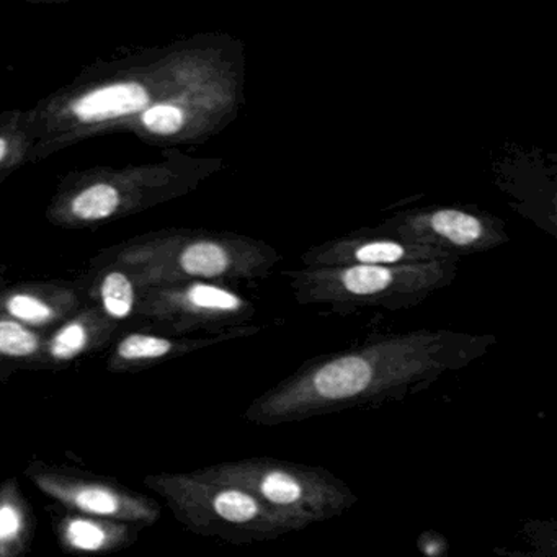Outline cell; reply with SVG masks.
Listing matches in <instances>:
<instances>
[{
  "label": "cell",
  "instance_id": "obj_18",
  "mask_svg": "<svg viewBox=\"0 0 557 557\" xmlns=\"http://www.w3.org/2000/svg\"><path fill=\"white\" fill-rule=\"evenodd\" d=\"M188 296L190 301L200 308L226 309V311L239 308V299L236 296L213 286H195Z\"/></svg>",
  "mask_w": 557,
  "mask_h": 557
},
{
  "label": "cell",
  "instance_id": "obj_4",
  "mask_svg": "<svg viewBox=\"0 0 557 557\" xmlns=\"http://www.w3.org/2000/svg\"><path fill=\"white\" fill-rule=\"evenodd\" d=\"M148 103L149 94L141 84H112L84 96L73 112L81 122L100 123L141 112Z\"/></svg>",
  "mask_w": 557,
  "mask_h": 557
},
{
  "label": "cell",
  "instance_id": "obj_5",
  "mask_svg": "<svg viewBox=\"0 0 557 557\" xmlns=\"http://www.w3.org/2000/svg\"><path fill=\"white\" fill-rule=\"evenodd\" d=\"M370 381V364L361 358L348 357L322 368L315 374L314 386L327 399H344L361 393Z\"/></svg>",
  "mask_w": 557,
  "mask_h": 557
},
{
  "label": "cell",
  "instance_id": "obj_12",
  "mask_svg": "<svg viewBox=\"0 0 557 557\" xmlns=\"http://www.w3.org/2000/svg\"><path fill=\"white\" fill-rule=\"evenodd\" d=\"M389 270L376 265H358L348 270L344 276L345 288L355 295H373L389 285Z\"/></svg>",
  "mask_w": 557,
  "mask_h": 557
},
{
  "label": "cell",
  "instance_id": "obj_13",
  "mask_svg": "<svg viewBox=\"0 0 557 557\" xmlns=\"http://www.w3.org/2000/svg\"><path fill=\"white\" fill-rule=\"evenodd\" d=\"M38 350V338L34 332L11 321H0V354L8 357H30Z\"/></svg>",
  "mask_w": 557,
  "mask_h": 557
},
{
  "label": "cell",
  "instance_id": "obj_2",
  "mask_svg": "<svg viewBox=\"0 0 557 557\" xmlns=\"http://www.w3.org/2000/svg\"><path fill=\"white\" fill-rule=\"evenodd\" d=\"M141 530L138 524L87 517L74 511L61 515L54 523L61 547L76 556H99L132 546Z\"/></svg>",
  "mask_w": 557,
  "mask_h": 557
},
{
  "label": "cell",
  "instance_id": "obj_14",
  "mask_svg": "<svg viewBox=\"0 0 557 557\" xmlns=\"http://www.w3.org/2000/svg\"><path fill=\"white\" fill-rule=\"evenodd\" d=\"M87 332L81 324H70L61 329L51 342V357L67 361L76 358L86 350Z\"/></svg>",
  "mask_w": 557,
  "mask_h": 557
},
{
  "label": "cell",
  "instance_id": "obj_20",
  "mask_svg": "<svg viewBox=\"0 0 557 557\" xmlns=\"http://www.w3.org/2000/svg\"><path fill=\"white\" fill-rule=\"evenodd\" d=\"M8 143H5V139L0 138V161L5 158V154H8Z\"/></svg>",
  "mask_w": 557,
  "mask_h": 557
},
{
  "label": "cell",
  "instance_id": "obj_16",
  "mask_svg": "<svg viewBox=\"0 0 557 557\" xmlns=\"http://www.w3.org/2000/svg\"><path fill=\"white\" fill-rule=\"evenodd\" d=\"M262 492L269 500L275 504H293L301 497V487L289 475L273 472L262 482Z\"/></svg>",
  "mask_w": 557,
  "mask_h": 557
},
{
  "label": "cell",
  "instance_id": "obj_3",
  "mask_svg": "<svg viewBox=\"0 0 557 557\" xmlns=\"http://www.w3.org/2000/svg\"><path fill=\"white\" fill-rule=\"evenodd\" d=\"M35 537V513L18 479L0 485V557H24Z\"/></svg>",
  "mask_w": 557,
  "mask_h": 557
},
{
  "label": "cell",
  "instance_id": "obj_7",
  "mask_svg": "<svg viewBox=\"0 0 557 557\" xmlns=\"http://www.w3.org/2000/svg\"><path fill=\"white\" fill-rule=\"evenodd\" d=\"M182 267L190 275L216 276L227 267V256L220 246L198 243L182 253Z\"/></svg>",
  "mask_w": 557,
  "mask_h": 557
},
{
  "label": "cell",
  "instance_id": "obj_19",
  "mask_svg": "<svg viewBox=\"0 0 557 557\" xmlns=\"http://www.w3.org/2000/svg\"><path fill=\"white\" fill-rule=\"evenodd\" d=\"M404 256V249L393 243H373L358 249L357 259L367 263H393Z\"/></svg>",
  "mask_w": 557,
  "mask_h": 557
},
{
  "label": "cell",
  "instance_id": "obj_9",
  "mask_svg": "<svg viewBox=\"0 0 557 557\" xmlns=\"http://www.w3.org/2000/svg\"><path fill=\"white\" fill-rule=\"evenodd\" d=\"M211 508L218 517L233 523L252 520L259 511L256 500L250 495L240 491H231V488L218 492L211 500Z\"/></svg>",
  "mask_w": 557,
  "mask_h": 557
},
{
  "label": "cell",
  "instance_id": "obj_15",
  "mask_svg": "<svg viewBox=\"0 0 557 557\" xmlns=\"http://www.w3.org/2000/svg\"><path fill=\"white\" fill-rule=\"evenodd\" d=\"M143 123L149 132L156 133V135H174L184 125V113L177 107L156 106L146 110Z\"/></svg>",
  "mask_w": 557,
  "mask_h": 557
},
{
  "label": "cell",
  "instance_id": "obj_17",
  "mask_svg": "<svg viewBox=\"0 0 557 557\" xmlns=\"http://www.w3.org/2000/svg\"><path fill=\"white\" fill-rule=\"evenodd\" d=\"M8 309L12 315L22 319V321L30 322V324H45L53 318V311L45 302L30 298V296H14L8 302Z\"/></svg>",
  "mask_w": 557,
  "mask_h": 557
},
{
  "label": "cell",
  "instance_id": "obj_6",
  "mask_svg": "<svg viewBox=\"0 0 557 557\" xmlns=\"http://www.w3.org/2000/svg\"><path fill=\"white\" fill-rule=\"evenodd\" d=\"M120 205V195L109 184L94 185L73 201V213L81 220L94 221L112 216Z\"/></svg>",
  "mask_w": 557,
  "mask_h": 557
},
{
  "label": "cell",
  "instance_id": "obj_10",
  "mask_svg": "<svg viewBox=\"0 0 557 557\" xmlns=\"http://www.w3.org/2000/svg\"><path fill=\"white\" fill-rule=\"evenodd\" d=\"M172 350V344L165 338L152 337V335L135 334L119 345L120 360L139 361L156 360V358L165 357Z\"/></svg>",
  "mask_w": 557,
  "mask_h": 557
},
{
  "label": "cell",
  "instance_id": "obj_8",
  "mask_svg": "<svg viewBox=\"0 0 557 557\" xmlns=\"http://www.w3.org/2000/svg\"><path fill=\"white\" fill-rule=\"evenodd\" d=\"M432 226L440 236L458 246L474 243L482 233L481 223L461 211H440L432 218Z\"/></svg>",
  "mask_w": 557,
  "mask_h": 557
},
{
  "label": "cell",
  "instance_id": "obj_1",
  "mask_svg": "<svg viewBox=\"0 0 557 557\" xmlns=\"http://www.w3.org/2000/svg\"><path fill=\"white\" fill-rule=\"evenodd\" d=\"M38 491L74 513L151 527L161 517L154 498L103 475L32 461L25 469Z\"/></svg>",
  "mask_w": 557,
  "mask_h": 557
},
{
  "label": "cell",
  "instance_id": "obj_11",
  "mask_svg": "<svg viewBox=\"0 0 557 557\" xmlns=\"http://www.w3.org/2000/svg\"><path fill=\"white\" fill-rule=\"evenodd\" d=\"M103 306L110 315L126 318L133 308V286L123 273L107 276L102 286Z\"/></svg>",
  "mask_w": 557,
  "mask_h": 557
}]
</instances>
